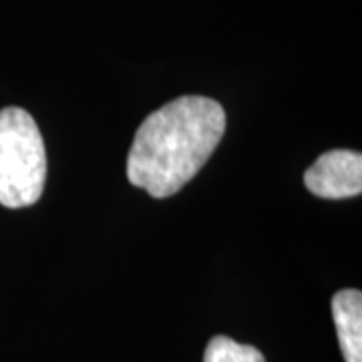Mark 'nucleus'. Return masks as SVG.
<instances>
[{
	"label": "nucleus",
	"mask_w": 362,
	"mask_h": 362,
	"mask_svg": "<svg viewBox=\"0 0 362 362\" xmlns=\"http://www.w3.org/2000/svg\"><path fill=\"white\" fill-rule=\"evenodd\" d=\"M226 133L218 101L187 95L153 111L139 125L127 156V180L151 197L177 194L199 173Z\"/></svg>",
	"instance_id": "f257e3e1"
},
{
	"label": "nucleus",
	"mask_w": 362,
	"mask_h": 362,
	"mask_svg": "<svg viewBox=\"0 0 362 362\" xmlns=\"http://www.w3.org/2000/svg\"><path fill=\"white\" fill-rule=\"evenodd\" d=\"M332 318L338 342L346 362H362V294L358 290H340L332 298Z\"/></svg>",
	"instance_id": "20e7f679"
},
{
	"label": "nucleus",
	"mask_w": 362,
	"mask_h": 362,
	"mask_svg": "<svg viewBox=\"0 0 362 362\" xmlns=\"http://www.w3.org/2000/svg\"><path fill=\"white\" fill-rule=\"evenodd\" d=\"M47 180V151L39 125L21 107L0 111V206H35Z\"/></svg>",
	"instance_id": "f03ea898"
},
{
	"label": "nucleus",
	"mask_w": 362,
	"mask_h": 362,
	"mask_svg": "<svg viewBox=\"0 0 362 362\" xmlns=\"http://www.w3.org/2000/svg\"><path fill=\"white\" fill-rule=\"evenodd\" d=\"M204 362H266L256 346L240 344L230 337H214L207 342Z\"/></svg>",
	"instance_id": "39448f33"
},
{
	"label": "nucleus",
	"mask_w": 362,
	"mask_h": 362,
	"mask_svg": "<svg viewBox=\"0 0 362 362\" xmlns=\"http://www.w3.org/2000/svg\"><path fill=\"white\" fill-rule=\"evenodd\" d=\"M308 192L322 199H346L362 192V156L332 149L318 157L304 173Z\"/></svg>",
	"instance_id": "7ed1b4c3"
}]
</instances>
